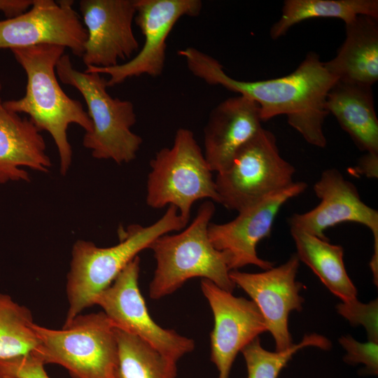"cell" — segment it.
I'll list each match as a JSON object with an SVG mask.
<instances>
[{
	"mask_svg": "<svg viewBox=\"0 0 378 378\" xmlns=\"http://www.w3.org/2000/svg\"><path fill=\"white\" fill-rule=\"evenodd\" d=\"M192 74L209 85H218L247 97L259 106L262 122L281 115L304 140L324 148L327 141L323 126L329 114L326 99L337 81L316 52H309L288 75L269 80L244 81L228 76L214 57L193 48L178 51Z\"/></svg>",
	"mask_w": 378,
	"mask_h": 378,
	"instance_id": "cell-1",
	"label": "cell"
},
{
	"mask_svg": "<svg viewBox=\"0 0 378 378\" xmlns=\"http://www.w3.org/2000/svg\"><path fill=\"white\" fill-rule=\"evenodd\" d=\"M27 76L25 93L18 99L4 102V106L16 113H25L41 132L52 136L59 158V170L65 175L72 162V148L67 129L71 124L85 132L92 122L82 104L69 97L59 84L56 64L65 48L43 44L10 50Z\"/></svg>",
	"mask_w": 378,
	"mask_h": 378,
	"instance_id": "cell-2",
	"label": "cell"
},
{
	"mask_svg": "<svg viewBox=\"0 0 378 378\" xmlns=\"http://www.w3.org/2000/svg\"><path fill=\"white\" fill-rule=\"evenodd\" d=\"M177 209L169 206L158 220L148 226L132 224L118 230L119 242L99 247L93 242L77 240L72 248L67 274L69 303L64 323L92 305L97 295L108 287L121 271L159 237L183 230L188 225Z\"/></svg>",
	"mask_w": 378,
	"mask_h": 378,
	"instance_id": "cell-3",
	"label": "cell"
},
{
	"mask_svg": "<svg viewBox=\"0 0 378 378\" xmlns=\"http://www.w3.org/2000/svg\"><path fill=\"white\" fill-rule=\"evenodd\" d=\"M215 210L212 201H204L181 232L163 234L152 244L156 267L149 284L151 299L169 295L195 277L233 292L236 286L230 277L226 256L212 245L208 235Z\"/></svg>",
	"mask_w": 378,
	"mask_h": 378,
	"instance_id": "cell-4",
	"label": "cell"
},
{
	"mask_svg": "<svg viewBox=\"0 0 378 378\" xmlns=\"http://www.w3.org/2000/svg\"><path fill=\"white\" fill-rule=\"evenodd\" d=\"M55 69L59 80L76 88L86 103L92 129L83 136L84 147L99 160H112L117 164L134 160L143 140L131 130L136 122L133 103L111 97L102 74L74 69L65 53Z\"/></svg>",
	"mask_w": 378,
	"mask_h": 378,
	"instance_id": "cell-5",
	"label": "cell"
},
{
	"mask_svg": "<svg viewBox=\"0 0 378 378\" xmlns=\"http://www.w3.org/2000/svg\"><path fill=\"white\" fill-rule=\"evenodd\" d=\"M33 329L38 344L30 354L44 365H59L73 378H116L118 341L104 312L80 314L60 330Z\"/></svg>",
	"mask_w": 378,
	"mask_h": 378,
	"instance_id": "cell-6",
	"label": "cell"
},
{
	"mask_svg": "<svg viewBox=\"0 0 378 378\" xmlns=\"http://www.w3.org/2000/svg\"><path fill=\"white\" fill-rule=\"evenodd\" d=\"M150 167L146 200L148 206H174L188 223L197 201L220 202L213 172L191 130L178 129L172 146L159 150Z\"/></svg>",
	"mask_w": 378,
	"mask_h": 378,
	"instance_id": "cell-7",
	"label": "cell"
},
{
	"mask_svg": "<svg viewBox=\"0 0 378 378\" xmlns=\"http://www.w3.org/2000/svg\"><path fill=\"white\" fill-rule=\"evenodd\" d=\"M294 167L280 155L275 136L264 129L244 146L214 179L220 202L237 212L293 181Z\"/></svg>",
	"mask_w": 378,
	"mask_h": 378,
	"instance_id": "cell-8",
	"label": "cell"
},
{
	"mask_svg": "<svg viewBox=\"0 0 378 378\" xmlns=\"http://www.w3.org/2000/svg\"><path fill=\"white\" fill-rule=\"evenodd\" d=\"M140 258L135 257L96 298L114 328L137 336L167 358L178 361L195 347L192 339L163 328L151 318L139 286Z\"/></svg>",
	"mask_w": 378,
	"mask_h": 378,
	"instance_id": "cell-9",
	"label": "cell"
},
{
	"mask_svg": "<svg viewBox=\"0 0 378 378\" xmlns=\"http://www.w3.org/2000/svg\"><path fill=\"white\" fill-rule=\"evenodd\" d=\"M202 8L200 0H136L134 21L144 37L143 47L124 64L86 66L85 71L108 75V87L142 75L160 76L165 64L167 39L175 24L182 17L199 15Z\"/></svg>",
	"mask_w": 378,
	"mask_h": 378,
	"instance_id": "cell-10",
	"label": "cell"
},
{
	"mask_svg": "<svg viewBox=\"0 0 378 378\" xmlns=\"http://www.w3.org/2000/svg\"><path fill=\"white\" fill-rule=\"evenodd\" d=\"M305 182H293L238 211L233 220L225 223H210L208 235L212 245L225 253L230 271L253 265L265 270L272 262L258 257L256 246L269 237L275 218L282 206L290 199L302 193Z\"/></svg>",
	"mask_w": 378,
	"mask_h": 378,
	"instance_id": "cell-11",
	"label": "cell"
},
{
	"mask_svg": "<svg viewBox=\"0 0 378 378\" xmlns=\"http://www.w3.org/2000/svg\"><path fill=\"white\" fill-rule=\"evenodd\" d=\"M320 203L303 214L289 219L290 228L301 230L328 240L324 232L337 224L352 222L370 230L374 252L370 262L373 281L378 285V211L364 203L357 188L336 169L323 171L314 186Z\"/></svg>",
	"mask_w": 378,
	"mask_h": 378,
	"instance_id": "cell-12",
	"label": "cell"
},
{
	"mask_svg": "<svg viewBox=\"0 0 378 378\" xmlns=\"http://www.w3.org/2000/svg\"><path fill=\"white\" fill-rule=\"evenodd\" d=\"M73 5L71 0H33L25 12L0 20V50L50 44L82 57L87 31Z\"/></svg>",
	"mask_w": 378,
	"mask_h": 378,
	"instance_id": "cell-13",
	"label": "cell"
},
{
	"mask_svg": "<svg viewBox=\"0 0 378 378\" xmlns=\"http://www.w3.org/2000/svg\"><path fill=\"white\" fill-rule=\"evenodd\" d=\"M299 267L300 260L293 254L284 264L262 272H230L234 285L248 295L259 309L274 340L276 351L293 344L288 330V315L292 311L300 312L304 303L300 295L304 286L296 280Z\"/></svg>",
	"mask_w": 378,
	"mask_h": 378,
	"instance_id": "cell-14",
	"label": "cell"
},
{
	"mask_svg": "<svg viewBox=\"0 0 378 378\" xmlns=\"http://www.w3.org/2000/svg\"><path fill=\"white\" fill-rule=\"evenodd\" d=\"M200 287L214 320L210 358L218 370V378H230L238 353L267 331V326L252 300L236 297L207 279L201 280Z\"/></svg>",
	"mask_w": 378,
	"mask_h": 378,
	"instance_id": "cell-15",
	"label": "cell"
},
{
	"mask_svg": "<svg viewBox=\"0 0 378 378\" xmlns=\"http://www.w3.org/2000/svg\"><path fill=\"white\" fill-rule=\"evenodd\" d=\"M79 8L87 31L82 55L86 66H115L138 52L132 29L136 0H81Z\"/></svg>",
	"mask_w": 378,
	"mask_h": 378,
	"instance_id": "cell-16",
	"label": "cell"
},
{
	"mask_svg": "<svg viewBox=\"0 0 378 378\" xmlns=\"http://www.w3.org/2000/svg\"><path fill=\"white\" fill-rule=\"evenodd\" d=\"M258 105L250 98L229 97L214 107L204 128V155L212 172L223 171L237 151L262 128Z\"/></svg>",
	"mask_w": 378,
	"mask_h": 378,
	"instance_id": "cell-17",
	"label": "cell"
},
{
	"mask_svg": "<svg viewBox=\"0 0 378 378\" xmlns=\"http://www.w3.org/2000/svg\"><path fill=\"white\" fill-rule=\"evenodd\" d=\"M0 83V184L29 181L22 167L47 173L52 163L41 131L27 117L7 109L1 98Z\"/></svg>",
	"mask_w": 378,
	"mask_h": 378,
	"instance_id": "cell-18",
	"label": "cell"
},
{
	"mask_svg": "<svg viewBox=\"0 0 378 378\" xmlns=\"http://www.w3.org/2000/svg\"><path fill=\"white\" fill-rule=\"evenodd\" d=\"M378 18L358 15L345 24L336 56L324 62L337 80L372 87L378 80Z\"/></svg>",
	"mask_w": 378,
	"mask_h": 378,
	"instance_id": "cell-19",
	"label": "cell"
},
{
	"mask_svg": "<svg viewBox=\"0 0 378 378\" xmlns=\"http://www.w3.org/2000/svg\"><path fill=\"white\" fill-rule=\"evenodd\" d=\"M326 108L360 150L378 154V119L370 86L337 80L327 94Z\"/></svg>",
	"mask_w": 378,
	"mask_h": 378,
	"instance_id": "cell-20",
	"label": "cell"
},
{
	"mask_svg": "<svg viewBox=\"0 0 378 378\" xmlns=\"http://www.w3.org/2000/svg\"><path fill=\"white\" fill-rule=\"evenodd\" d=\"M290 231L299 260L342 302L357 299V289L345 269L343 247L301 230L290 228Z\"/></svg>",
	"mask_w": 378,
	"mask_h": 378,
	"instance_id": "cell-21",
	"label": "cell"
},
{
	"mask_svg": "<svg viewBox=\"0 0 378 378\" xmlns=\"http://www.w3.org/2000/svg\"><path fill=\"white\" fill-rule=\"evenodd\" d=\"M358 15L378 18L377 0H286L270 36L277 39L295 24L316 18H334L348 23Z\"/></svg>",
	"mask_w": 378,
	"mask_h": 378,
	"instance_id": "cell-22",
	"label": "cell"
},
{
	"mask_svg": "<svg viewBox=\"0 0 378 378\" xmlns=\"http://www.w3.org/2000/svg\"><path fill=\"white\" fill-rule=\"evenodd\" d=\"M118 359L116 378H176L177 362L141 338L115 328Z\"/></svg>",
	"mask_w": 378,
	"mask_h": 378,
	"instance_id": "cell-23",
	"label": "cell"
},
{
	"mask_svg": "<svg viewBox=\"0 0 378 378\" xmlns=\"http://www.w3.org/2000/svg\"><path fill=\"white\" fill-rule=\"evenodd\" d=\"M31 311L0 293V359L31 354L38 344Z\"/></svg>",
	"mask_w": 378,
	"mask_h": 378,
	"instance_id": "cell-24",
	"label": "cell"
},
{
	"mask_svg": "<svg viewBox=\"0 0 378 378\" xmlns=\"http://www.w3.org/2000/svg\"><path fill=\"white\" fill-rule=\"evenodd\" d=\"M307 346L329 350L332 344L326 337L313 333L305 335L299 343L287 349L270 351L261 346L260 338L257 337L241 351L246 363V378H278L293 356Z\"/></svg>",
	"mask_w": 378,
	"mask_h": 378,
	"instance_id": "cell-25",
	"label": "cell"
},
{
	"mask_svg": "<svg viewBox=\"0 0 378 378\" xmlns=\"http://www.w3.org/2000/svg\"><path fill=\"white\" fill-rule=\"evenodd\" d=\"M337 313L353 326H363L368 341L378 343V302L377 299L363 303L356 299L341 302L336 306Z\"/></svg>",
	"mask_w": 378,
	"mask_h": 378,
	"instance_id": "cell-26",
	"label": "cell"
},
{
	"mask_svg": "<svg viewBox=\"0 0 378 378\" xmlns=\"http://www.w3.org/2000/svg\"><path fill=\"white\" fill-rule=\"evenodd\" d=\"M338 341L346 351L343 360L346 364H362L363 374H378V343L371 341L362 343L350 335L341 336Z\"/></svg>",
	"mask_w": 378,
	"mask_h": 378,
	"instance_id": "cell-27",
	"label": "cell"
},
{
	"mask_svg": "<svg viewBox=\"0 0 378 378\" xmlns=\"http://www.w3.org/2000/svg\"><path fill=\"white\" fill-rule=\"evenodd\" d=\"M44 366L31 354L0 359V378H51Z\"/></svg>",
	"mask_w": 378,
	"mask_h": 378,
	"instance_id": "cell-28",
	"label": "cell"
},
{
	"mask_svg": "<svg viewBox=\"0 0 378 378\" xmlns=\"http://www.w3.org/2000/svg\"><path fill=\"white\" fill-rule=\"evenodd\" d=\"M349 171L355 176L364 175L367 178H377L378 154L366 153L354 167L349 169Z\"/></svg>",
	"mask_w": 378,
	"mask_h": 378,
	"instance_id": "cell-29",
	"label": "cell"
},
{
	"mask_svg": "<svg viewBox=\"0 0 378 378\" xmlns=\"http://www.w3.org/2000/svg\"><path fill=\"white\" fill-rule=\"evenodd\" d=\"M33 0H0V12L6 18H13L27 10Z\"/></svg>",
	"mask_w": 378,
	"mask_h": 378,
	"instance_id": "cell-30",
	"label": "cell"
}]
</instances>
